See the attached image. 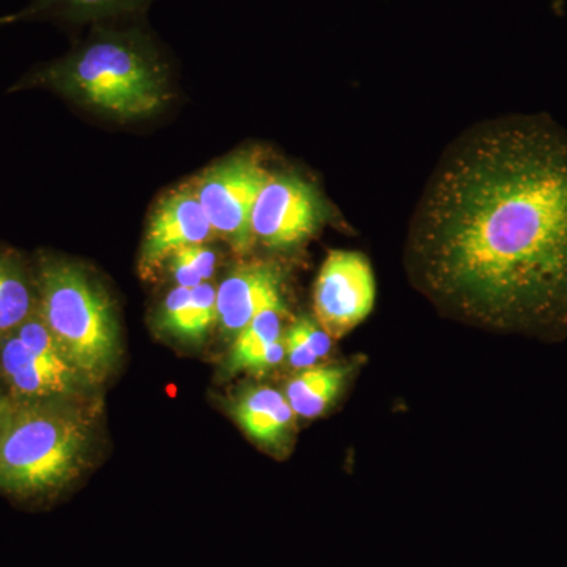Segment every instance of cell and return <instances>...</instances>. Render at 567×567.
I'll use <instances>...</instances> for the list:
<instances>
[{
	"instance_id": "obj_1",
	"label": "cell",
	"mask_w": 567,
	"mask_h": 567,
	"mask_svg": "<svg viewBox=\"0 0 567 567\" xmlns=\"http://www.w3.org/2000/svg\"><path fill=\"white\" fill-rule=\"evenodd\" d=\"M405 264L443 312L498 333L567 338V128L546 114L451 142L406 235Z\"/></svg>"
},
{
	"instance_id": "obj_2",
	"label": "cell",
	"mask_w": 567,
	"mask_h": 567,
	"mask_svg": "<svg viewBox=\"0 0 567 567\" xmlns=\"http://www.w3.org/2000/svg\"><path fill=\"white\" fill-rule=\"evenodd\" d=\"M95 24L69 54L29 74L20 89H48L118 122L158 114L173 99L166 62L147 32Z\"/></svg>"
},
{
	"instance_id": "obj_3",
	"label": "cell",
	"mask_w": 567,
	"mask_h": 567,
	"mask_svg": "<svg viewBox=\"0 0 567 567\" xmlns=\"http://www.w3.org/2000/svg\"><path fill=\"white\" fill-rule=\"evenodd\" d=\"M80 399L17 401L0 429V492L47 498L84 470L93 415Z\"/></svg>"
},
{
	"instance_id": "obj_4",
	"label": "cell",
	"mask_w": 567,
	"mask_h": 567,
	"mask_svg": "<svg viewBox=\"0 0 567 567\" xmlns=\"http://www.w3.org/2000/svg\"><path fill=\"white\" fill-rule=\"evenodd\" d=\"M39 312L89 386L102 383L118 357V324L106 290L81 264L41 254L35 265Z\"/></svg>"
},
{
	"instance_id": "obj_5",
	"label": "cell",
	"mask_w": 567,
	"mask_h": 567,
	"mask_svg": "<svg viewBox=\"0 0 567 567\" xmlns=\"http://www.w3.org/2000/svg\"><path fill=\"white\" fill-rule=\"evenodd\" d=\"M270 175L262 156L246 151L213 164L192 182L216 238L235 252L252 248V207Z\"/></svg>"
},
{
	"instance_id": "obj_6",
	"label": "cell",
	"mask_w": 567,
	"mask_h": 567,
	"mask_svg": "<svg viewBox=\"0 0 567 567\" xmlns=\"http://www.w3.org/2000/svg\"><path fill=\"white\" fill-rule=\"evenodd\" d=\"M377 282L368 257L357 251L328 252L315 286L317 323L333 339L363 323L375 306Z\"/></svg>"
},
{
	"instance_id": "obj_7",
	"label": "cell",
	"mask_w": 567,
	"mask_h": 567,
	"mask_svg": "<svg viewBox=\"0 0 567 567\" xmlns=\"http://www.w3.org/2000/svg\"><path fill=\"white\" fill-rule=\"evenodd\" d=\"M322 216V204L308 182L292 174H271L252 207L254 241L293 248L315 235Z\"/></svg>"
},
{
	"instance_id": "obj_8",
	"label": "cell",
	"mask_w": 567,
	"mask_h": 567,
	"mask_svg": "<svg viewBox=\"0 0 567 567\" xmlns=\"http://www.w3.org/2000/svg\"><path fill=\"white\" fill-rule=\"evenodd\" d=\"M216 238L200 207L193 183L164 194L153 208L142 241L140 267L152 275L167 257L183 246L207 245Z\"/></svg>"
},
{
	"instance_id": "obj_9",
	"label": "cell",
	"mask_w": 567,
	"mask_h": 567,
	"mask_svg": "<svg viewBox=\"0 0 567 567\" xmlns=\"http://www.w3.org/2000/svg\"><path fill=\"white\" fill-rule=\"evenodd\" d=\"M0 377L17 401L81 399L89 386L74 365L33 352L14 333L0 338Z\"/></svg>"
},
{
	"instance_id": "obj_10",
	"label": "cell",
	"mask_w": 567,
	"mask_h": 567,
	"mask_svg": "<svg viewBox=\"0 0 567 567\" xmlns=\"http://www.w3.org/2000/svg\"><path fill=\"white\" fill-rule=\"evenodd\" d=\"M281 305V275L271 265H241L216 287L218 323L226 336H237L262 309Z\"/></svg>"
},
{
	"instance_id": "obj_11",
	"label": "cell",
	"mask_w": 567,
	"mask_h": 567,
	"mask_svg": "<svg viewBox=\"0 0 567 567\" xmlns=\"http://www.w3.org/2000/svg\"><path fill=\"white\" fill-rule=\"evenodd\" d=\"M152 0H31L24 9L0 18V25L33 21L110 24L140 17Z\"/></svg>"
},
{
	"instance_id": "obj_12",
	"label": "cell",
	"mask_w": 567,
	"mask_h": 567,
	"mask_svg": "<svg viewBox=\"0 0 567 567\" xmlns=\"http://www.w3.org/2000/svg\"><path fill=\"white\" fill-rule=\"evenodd\" d=\"M216 322V287L210 282L194 289L175 286L164 298L158 312L159 330L194 344L203 342Z\"/></svg>"
},
{
	"instance_id": "obj_13",
	"label": "cell",
	"mask_w": 567,
	"mask_h": 567,
	"mask_svg": "<svg viewBox=\"0 0 567 567\" xmlns=\"http://www.w3.org/2000/svg\"><path fill=\"white\" fill-rule=\"evenodd\" d=\"M282 311V305L262 309L240 333L235 336L229 369L265 372L281 363L286 357Z\"/></svg>"
},
{
	"instance_id": "obj_14",
	"label": "cell",
	"mask_w": 567,
	"mask_h": 567,
	"mask_svg": "<svg viewBox=\"0 0 567 567\" xmlns=\"http://www.w3.org/2000/svg\"><path fill=\"white\" fill-rule=\"evenodd\" d=\"M233 415L254 442L275 446L292 427L295 413L286 394L275 388L260 386L246 391L234 404Z\"/></svg>"
},
{
	"instance_id": "obj_15",
	"label": "cell",
	"mask_w": 567,
	"mask_h": 567,
	"mask_svg": "<svg viewBox=\"0 0 567 567\" xmlns=\"http://www.w3.org/2000/svg\"><path fill=\"white\" fill-rule=\"evenodd\" d=\"M39 309L35 267L0 245V338L13 333Z\"/></svg>"
},
{
	"instance_id": "obj_16",
	"label": "cell",
	"mask_w": 567,
	"mask_h": 567,
	"mask_svg": "<svg viewBox=\"0 0 567 567\" xmlns=\"http://www.w3.org/2000/svg\"><path fill=\"white\" fill-rule=\"evenodd\" d=\"M347 379V369L342 365H312L301 369L287 383L286 398L292 406L295 416L317 417L327 412L341 393Z\"/></svg>"
},
{
	"instance_id": "obj_17",
	"label": "cell",
	"mask_w": 567,
	"mask_h": 567,
	"mask_svg": "<svg viewBox=\"0 0 567 567\" xmlns=\"http://www.w3.org/2000/svg\"><path fill=\"white\" fill-rule=\"evenodd\" d=\"M166 262L177 287L194 289L215 275L218 256L208 245H189L171 254Z\"/></svg>"
},
{
	"instance_id": "obj_18",
	"label": "cell",
	"mask_w": 567,
	"mask_h": 567,
	"mask_svg": "<svg viewBox=\"0 0 567 567\" xmlns=\"http://www.w3.org/2000/svg\"><path fill=\"white\" fill-rule=\"evenodd\" d=\"M289 330L293 331L303 341V344L316 354L317 360H322L330 353L333 338L309 317H300V319L295 320Z\"/></svg>"
},
{
	"instance_id": "obj_19",
	"label": "cell",
	"mask_w": 567,
	"mask_h": 567,
	"mask_svg": "<svg viewBox=\"0 0 567 567\" xmlns=\"http://www.w3.org/2000/svg\"><path fill=\"white\" fill-rule=\"evenodd\" d=\"M284 347H286V357L295 369H308L317 364V357L303 344L300 338L293 331L287 330L282 334Z\"/></svg>"
},
{
	"instance_id": "obj_20",
	"label": "cell",
	"mask_w": 567,
	"mask_h": 567,
	"mask_svg": "<svg viewBox=\"0 0 567 567\" xmlns=\"http://www.w3.org/2000/svg\"><path fill=\"white\" fill-rule=\"evenodd\" d=\"M14 404H17V399L10 393L9 386L6 385L2 377H0V429L6 424L7 417L10 416Z\"/></svg>"
}]
</instances>
